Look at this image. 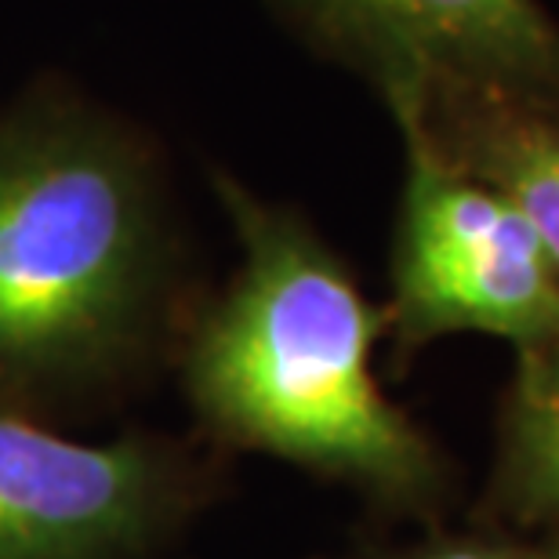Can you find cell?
Segmentation results:
<instances>
[{"mask_svg": "<svg viewBox=\"0 0 559 559\" xmlns=\"http://www.w3.org/2000/svg\"><path fill=\"white\" fill-rule=\"evenodd\" d=\"M545 559H559V538H556V545H552V552L545 556Z\"/></svg>", "mask_w": 559, "mask_h": 559, "instance_id": "9c48e42d", "label": "cell"}, {"mask_svg": "<svg viewBox=\"0 0 559 559\" xmlns=\"http://www.w3.org/2000/svg\"><path fill=\"white\" fill-rule=\"evenodd\" d=\"M385 98L538 106L559 114V29L538 0H290Z\"/></svg>", "mask_w": 559, "mask_h": 559, "instance_id": "277c9868", "label": "cell"}, {"mask_svg": "<svg viewBox=\"0 0 559 559\" xmlns=\"http://www.w3.org/2000/svg\"><path fill=\"white\" fill-rule=\"evenodd\" d=\"M197 498L171 443H81L0 407V559H117L145 549Z\"/></svg>", "mask_w": 559, "mask_h": 559, "instance_id": "5b68a950", "label": "cell"}, {"mask_svg": "<svg viewBox=\"0 0 559 559\" xmlns=\"http://www.w3.org/2000/svg\"><path fill=\"white\" fill-rule=\"evenodd\" d=\"M404 559H523L498 545H479V542H454V545H432V549L411 552Z\"/></svg>", "mask_w": 559, "mask_h": 559, "instance_id": "ba28073f", "label": "cell"}, {"mask_svg": "<svg viewBox=\"0 0 559 559\" xmlns=\"http://www.w3.org/2000/svg\"><path fill=\"white\" fill-rule=\"evenodd\" d=\"M142 150L73 109L0 120V400L114 374L164 280Z\"/></svg>", "mask_w": 559, "mask_h": 559, "instance_id": "7a4b0ae2", "label": "cell"}, {"mask_svg": "<svg viewBox=\"0 0 559 559\" xmlns=\"http://www.w3.org/2000/svg\"><path fill=\"white\" fill-rule=\"evenodd\" d=\"M389 109L407 145L389 309L400 353L454 331L542 338L559 323V273L538 233L436 145L415 103Z\"/></svg>", "mask_w": 559, "mask_h": 559, "instance_id": "3957f363", "label": "cell"}, {"mask_svg": "<svg viewBox=\"0 0 559 559\" xmlns=\"http://www.w3.org/2000/svg\"><path fill=\"white\" fill-rule=\"evenodd\" d=\"M418 114L462 171L523 211L559 273V114L498 98L454 103L432 114L418 106Z\"/></svg>", "mask_w": 559, "mask_h": 559, "instance_id": "8992f818", "label": "cell"}, {"mask_svg": "<svg viewBox=\"0 0 559 559\" xmlns=\"http://www.w3.org/2000/svg\"><path fill=\"white\" fill-rule=\"evenodd\" d=\"M506 495L520 516L559 520V323L520 345L506 421Z\"/></svg>", "mask_w": 559, "mask_h": 559, "instance_id": "52a82bcc", "label": "cell"}, {"mask_svg": "<svg viewBox=\"0 0 559 559\" xmlns=\"http://www.w3.org/2000/svg\"><path fill=\"white\" fill-rule=\"evenodd\" d=\"M243 265L186 342L197 418L222 440L287 457L400 509L440 487L429 440L371 371L385 317L295 211L222 175Z\"/></svg>", "mask_w": 559, "mask_h": 559, "instance_id": "6da1fadb", "label": "cell"}]
</instances>
